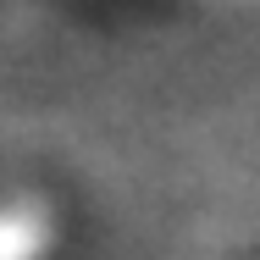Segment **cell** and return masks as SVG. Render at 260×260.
<instances>
[{
    "mask_svg": "<svg viewBox=\"0 0 260 260\" xmlns=\"http://www.w3.org/2000/svg\"><path fill=\"white\" fill-rule=\"evenodd\" d=\"M50 227L39 205H0V260H45Z\"/></svg>",
    "mask_w": 260,
    "mask_h": 260,
    "instance_id": "cell-1",
    "label": "cell"
}]
</instances>
